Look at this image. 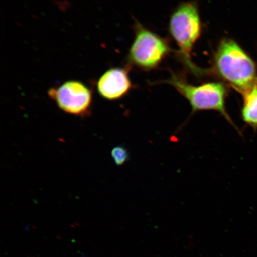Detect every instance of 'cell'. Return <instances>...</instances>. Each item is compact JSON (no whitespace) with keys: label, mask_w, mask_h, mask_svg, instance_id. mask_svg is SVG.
Returning a JSON list of instances; mask_svg holds the SVG:
<instances>
[{"label":"cell","mask_w":257,"mask_h":257,"mask_svg":"<svg viewBox=\"0 0 257 257\" xmlns=\"http://www.w3.org/2000/svg\"><path fill=\"white\" fill-rule=\"evenodd\" d=\"M212 72L241 95L257 83L254 61L231 38H224L218 44L214 53Z\"/></svg>","instance_id":"1"},{"label":"cell","mask_w":257,"mask_h":257,"mask_svg":"<svg viewBox=\"0 0 257 257\" xmlns=\"http://www.w3.org/2000/svg\"><path fill=\"white\" fill-rule=\"evenodd\" d=\"M202 25L198 5L195 2L182 3L170 16L169 31L179 48L183 63L195 75L206 73L192 61V52L201 37Z\"/></svg>","instance_id":"2"},{"label":"cell","mask_w":257,"mask_h":257,"mask_svg":"<svg viewBox=\"0 0 257 257\" xmlns=\"http://www.w3.org/2000/svg\"><path fill=\"white\" fill-rule=\"evenodd\" d=\"M165 82L187 99L192 107V114L201 111H217L236 128L226 111V100L229 94L226 83L211 82L193 85L181 75L173 73Z\"/></svg>","instance_id":"3"},{"label":"cell","mask_w":257,"mask_h":257,"mask_svg":"<svg viewBox=\"0 0 257 257\" xmlns=\"http://www.w3.org/2000/svg\"><path fill=\"white\" fill-rule=\"evenodd\" d=\"M134 28L135 38L128 50V66L144 70L157 68L171 52L169 42L136 20Z\"/></svg>","instance_id":"4"},{"label":"cell","mask_w":257,"mask_h":257,"mask_svg":"<svg viewBox=\"0 0 257 257\" xmlns=\"http://www.w3.org/2000/svg\"><path fill=\"white\" fill-rule=\"evenodd\" d=\"M48 95L67 114L82 118L91 114L92 92L84 83L69 80L48 89Z\"/></svg>","instance_id":"5"},{"label":"cell","mask_w":257,"mask_h":257,"mask_svg":"<svg viewBox=\"0 0 257 257\" xmlns=\"http://www.w3.org/2000/svg\"><path fill=\"white\" fill-rule=\"evenodd\" d=\"M130 67H112L102 74L96 82V88L101 97L116 101L127 95L133 88Z\"/></svg>","instance_id":"6"},{"label":"cell","mask_w":257,"mask_h":257,"mask_svg":"<svg viewBox=\"0 0 257 257\" xmlns=\"http://www.w3.org/2000/svg\"><path fill=\"white\" fill-rule=\"evenodd\" d=\"M241 115L245 123L257 130V83L249 91L244 93Z\"/></svg>","instance_id":"7"},{"label":"cell","mask_w":257,"mask_h":257,"mask_svg":"<svg viewBox=\"0 0 257 257\" xmlns=\"http://www.w3.org/2000/svg\"><path fill=\"white\" fill-rule=\"evenodd\" d=\"M111 156L115 165L120 166L127 162L130 154L126 148L118 146L112 149Z\"/></svg>","instance_id":"8"}]
</instances>
